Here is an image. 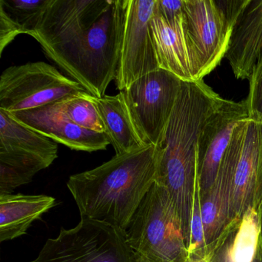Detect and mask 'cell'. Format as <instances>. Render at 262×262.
I'll list each match as a JSON object with an SVG mask.
<instances>
[{
  "mask_svg": "<svg viewBox=\"0 0 262 262\" xmlns=\"http://www.w3.org/2000/svg\"><path fill=\"white\" fill-rule=\"evenodd\" d=\"M258 212L259 221H260V238L262 245V200L257 209Z\"/></svg>",
  "mask_w": 262,
  "mask_h": 262,
  "instance_id": "obj_26",
  "label": "cell"
},
{
  "mask_svg": "<svg viewBox=\"0 0 262 262\" xmlns=\"http://www.w3.org/2000/svg\"><path fill=\"white\" fill-rule=\"evenodd\" d=\"M33 262H138L125 231L110 224L81 217L71 229L61 228Z\"/></svg>",
  "mask_w": 262,
  "mask_h": 262,
  "instance_id": "obj_5",
  "label": "cell"
},
{
  "mask_svg": "<svg viewBox=\"0 0 262 262\" xmlns=\"http://www.w3.org/2000/svg\"><path fill=\"white\" fill-rule=\"evenodd\" d=\"M156 179V147L148 145L70 176L67 187L81 217L125 231Z\"/></svg>",
  "mask_w": 262,
  "mask_h": 262,
  "instance_id": "obj_2",
  "label": "cell"
},
{
  "mask_svg": "<svg viewBox=\"0 0 262 262\" xmlns=\"http://www.w3.org/2000/svg\"><path fill=\"white\" fill-rule=\"evenodd\" d=\"M247 119L250 118L245 100L237 102L223 99L202 127L197 145V176L202 199L215 179L234 128Z\"/></svg>",
  "mask_w": 262,
  "mask_h": 262,
  "instance_id": "obj_12",
  "label": "cell"
},
{
  "mask_svg": "<svg viewBox=\"0 0 262 262\" xmlns=\"http://www.w3.org/2000/svg\"><path fill=\"white\" fill-rule=\"evenodd\" d=\"M150 26L159 68L183 82H195L184 13L166 19L155 10Z\"/></svg>",
  "mask_w": 262,
  "mask_h": 262,
  "instance_id": "obj_15",
  "label": "cell"
},
{
  "mask_svg": "<svg viewBox=\"0 0 262 262\" xmlns=\"http://www.w3.org/2000/svg\"><path fill=\"white\" fill-rule=\"evenodd\" d=\"M7 113L22 125L72 150L93 152L105 150L110 144L104 133L85 129L67 119L57 102L36 110Z\"/></svg>",
  "mask_w": 262,
  "mask_h": 262,
  "instance_id": "obj_14",
  "label": "cell"
},
{
  "mask_svg": "<svg viewBox=\"0 0 262 262\" xmlns=\"http://www.w3.org/2000/svg\"><path fill=\"white\" fill-rule=\"evenodd\" d=\"M55 202L54 198L43 194L0 196V242L25 234L33 222L54 206Z\"/></svg>",
  "mask_w": 262,
  "mask_h": 262,
  "instance_id": "obj_19",
  "label": "cell"
},
{
  "mask_svg": "<svg viewBox=\"0 0 262 262\" xmlns=\"http://www.w3.org/2000/svg\"><path fill=\"white\" fill-rule=\"evenodd\" d=\"M52 0H0V6L30 35L37 27Z\"/></svg>",
  "mask_w": 262,
  "mask_h": 262,
  "instance_id": "obj_21",
  "label": "cell"
},
{
  "mask_svg": "<svg viewBox=\"0 0 262 262\" xmlns=\"http://www.w3.org/2000/svg\"><path fill=\"white\" fill-rule=\"evenodd\" d=\"M234 150L231 141L222 157L215 179L202 199V217L207 245L230 224L234 179Z\"/></svg>",
  "mask_w": 262,
  "mask_h": 262,
  "instance_id": "obj_17",
  "label": "cell"
},
{
  "mask_svg": "<svg viewBox=\"0 0 262 262\" xmlns=\"http://www.w3.org/2000/svg\"><path fill=\"white\" fill-rule=\"evenodd\" d=\"M57 104L64 116L71 122L85 129L105 134L93 96L88 92L69 96L57 101Z\"/></svg>",
  "mask_w": 262,
  "mask_h": 262,
  "instance_id": "obj_20",
  "label": "cell"
},
{
  "mask_svg": "<svg viewBox=\"0 0 262 262\" xmlns=\"http://www.w3.org/2000/svg\"><path fill=\"white\" fill-rule=\"evenodd\" d=\"M58 157V145L0 110V196L30 183Z\"/></svg>",
  "mask_w": 262,
  "mask_h": 262,
  "instance_id": "obj_6",
  "label": "cell"
},
{
  "mask_svg": "<svg viewBox=\"0 0 262 262\" xmlns=\"http://www.w3.org/2000/svg\"><path fill=\"white\" fill-rule=\"evenodd\" d=\"M179 77L159 70L122 92L136 131L146 145H159L182 89Z\"/></svg>",
  "mask_w": 262,
  "mask_h": 262,
  "instance_id": "obj_9",
  "label": "cell"
},
{
  "mask_svg": "<svg viewBox=\"0 0 262 262\" xmlns=\"http://www.w3.org/2000/svg\"><path fill=\"white\" fill-rule=\"evenodd\" d=\"M85 92L47 62L13 66L0 76V110L9 113L36 110Z\"/></svg>",
  "mask_w": 262,
  "mask_h": 262,
  "instance_id": "obj_7",
  "label": "cell"
},
{
  "mask_svg": "<svg viewBox=\"0 0 262 262\" xmlns=\"http://www.w3.org/2000/svg\"><path fill=\"white\" fill-rule=\"evenodd\" d=\"M262 53V0H249L237 19L225 58L236 79H249Z\"/></svg>",
  "mask_w": 262,
  "mask_h": 262,
  "instance_id": "obj_16",
  "label": "cell"
},
{
  "mask_svg": "<svg viewBox=\"0 0 262 262\" xmlns=\"http://www.w3.org/2000/svg\"><path fill=\"white\" fill-rule=\"evenodd\" d=\"M126 0H113L102 17L67 43L42 48L46 56L92 96H105L115 80L123 39Z\"/></svg>",
  "mask_w": 262,
  "mask_h": 262,
  "instance_id": "obj_3",
  "label": "cell"
},
{
  "mask_svg": "<svg viewBox=\"0 0 262 262\" xmlns=\"http://www.w3.org/2000/svg\"><path fill=\"white\" fill-rule=\"evenodd\" d=\"M25 34L24 29L0 6V55L18 35Z\"/></svg>",
  "mask_w": 262,
  "mask_h": 262,
  "instance_id": "obj_24",
  "label": "cell"
},
{
  "mask_svg": "<svg viewBox=\"0 0 262 262\" xmlns=\"http://www.w3.org/2000/svg\"><path fill=\"white\" fill-rule=\"evenodd\" d=\"M222 235H221L215 241L208 245L207 251L200 256L195 257H188L185 262H219L216 257V252L217 248L222 241Z\"/></svg>",
  "mask_w": 262,
  "mask_h": 262,
  "instance_id": "obj_25",
  "label": "cell"
},
{
  "mask_svg": "<svg viewBox=\"0 0 262 262\" xmlns=\"http://www.w3.org/2000/svg\"><path fill=\"white\" fill-rule=\"evenodd\" d=\"M188 257L200 256L207 251L208 245L205 242L203 222L202 217V196L200 182L196 176L194 199L190 219L189 232L186 243Z\"/></svg>",
  "mask_w": 262,
  "mask_h": 262,
  "instance_id": "obj_22",
  "label": "cell"
},
{
  "mask_svg": "<svg viewBox=\"0 0 262 262\" xmlns=\"http://www.w3.org/2000/svg\"><path fill=\"white\" fill-rule=\"evenodd\" d=\"M184 18L196 82L225 57L237 19L228 14L221 0H184Z\"/></svg>",
  "mask_w": 262,
  "mask_h": 262,
  "instance_id": "obj_8",
  "label": "cell"
},
{
  "mask_svg": "<svg viewBox=\"0 0 262 262\" xmlns=\"http://www.w3.org/2000/svg\"><path fill=\"white\" fill-rule=\"evenodd\" d=\"M231 142L234 168L230 224L239 225L245 211L251 207L257 210L262 200V122H239Z\"/></svg>",
  "mask_w": 262,
  "mask_h": 262,
  "instance_id": "obj_10",
  "label": "cell"
},
{
  "mask_svg": "<svg viewBox=\"0 0 262 262\" xmlns=\"http://www.w3.org/2000/svg\"><path fill=\"white\" fill-rule=\"evenodd\" d=\"M93 100L116 155L132 152L148 146L136 131L122 92L116 96L105 95L101 98L93 96Z\"/></svg>",
  "mask_w": 262,
  "mask_h": 262,
  "instance_id": "obj_18",
  "label": "cell"
},
{
  "mask_svg": "<svg viewBox=\"0 0 262 262\" xmlns=\"http://www.w3.org/2000/svg\"><path fill=\"white\" fill-rule=\"evenodd\" d=\"M249 93L245 99L249 118L262 122V53L249 78Z\"/></svg>",
  "mask_w": 262,
  "mask_h": 262,
  "instance_id": "obj_23",
  "label": "cell"
},
{
  "mask_svg": "<svg viewBox=\"0 0 262 262\" xmlns=\"http://www.w3.org/2000/svg\"><path fill=\"white\" fill-rule=\"evenodd\" d=\"M113 0H52L30 36L42 48L62 45L90 30Z\"/></svg>",
  "mask_w": 262,
  "mask_h": 262,
  "instance_id": "obj_13",
  "label": "cell"
},
{
  "mask_svg": "<svg viewBox=\"0 0 262 262\" xmlns=\"http://www.w3.org/2000/svg\"><path fill=\"white\" fill-rule=\"evenodd\" d=\"M138 262H185L182 222L166 188L155 182L125 230Z\"/></svg>",
  "mask_w": 262,
  "mask_h": 262,
  "instance_id": "obj_4",
  "label": "cell"
},
{
  "mask_svg": "<svg viewBox=\"0 0 262 262\" xmlns=\"http://www.w3.org/2000/svg\"><path fill=\"white\" fill-rule=\"evenodd\" d=\"M157 0H126L123 39L116 84L121 91L159 70L151 31Z\"/></svg>",
  "mask_w": 262,
  "mask_h": 262,
  "instance_id": "obj_11",
  "label": "cell"
},
{
  "mask_svg": "<svg viewBox=\"0 0 262 262\" xmlns=\"http://www.w3.org/2000/svg\"><path fill=\"white\" fill-rule=\"evenodd\" d=\"M222 99L203 79L182 82L169 122L156 146V182L168 191L185 231L189 228L194 199L199 135Z\"/></svg>",
  "mask_w": 262,
  "mask_h": 262,
  "instance_id": "obj_1",
  "label": "cell"
}]
</instances>
